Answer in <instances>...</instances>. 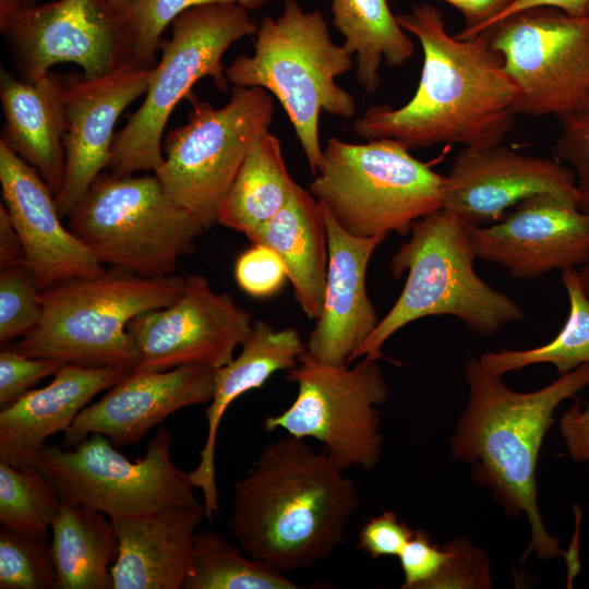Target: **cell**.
<instances>
[{
    "label": "cell",
    "mask_w": 589,
    "mask_h": 589,
    "mask_svg": "<svg viewBox=\"0 0 589 589\" xmlns=\"http://www.w3.org/2000/svg\"><path fill=\"white\" fill-rule=\"evenodd\" d=\"M396 20L421 45L418 88L400 107H369L354 120V133L364 140H395L409 151L502 144L519 115L518 89L491 46L489 29L465 39L453 36L443 13L431 4L413 5Z\"/></svg>",
    "instance_id": "obj_1"
},
{
    "label": "cell",
    "mask_w": 589,
    "mask_h": 589,
    "mask_svg": "<svg viewBox=\"0 0 589 589\" xmlns=\"http://www.w3.org/2000/svg\"><path fill=\"white\" fill-rule=\"evenodd\" d=\"M358 508L345 470L324 449L286 434L235 483L227 527L247 555L287 574L329 558Z\"/></svg>",
    "instance_id": "obj_2"
},
{
    "label": "cell",
    "mask_w": 589,
    "mask_h": 589,
    "mask_svg": "<svg viewBox=\"0 0 589 589\" xmlns=\"http://www.w3.org/2000/svg\"><path fill=\"white\" fill-rule=\"evenodd\" d=\"M465 378L469 397L450 440L452 457L472 465V480L493 492L506 516L527 517L531 538L521 562L532 552L543 561L563 555L542 520L536 466L555 408L589 385V363L531 393L510 389L473 357Z\"/></svg>",
    "instance_id": "obj_3"
},
{
    "label": "cell",
    "mask_w": 589,
    "mask_h": 589,
    "mask_svg": "<svg viewBox=\"0 0 589 589\" xmlns=\"http://www.w3.org/2000/svg\"><path fill=\"white\" fill-rule=\"evenodd\" d=\"M468 225L440 208L411 227L410 239L390 260V274L408 272L398 299L352 357L384 359V344L405 325L431 315L461 320L469 330L489 336L525 318L524 310L506 293L479 277Z\"/></svg>",
    "instance_id": "obj_4"
},
{
    "label": "cell",
    "mask_w": 589,
    "mask_h": 589,
    "mask_svg": "<svg viewBox=\"0 0 589 589\" xmlns=\"http://www.w3.org/2000/svg\"><path fill=\"white\" fill-rule=\"evenodd\" d=\"M254 53L238 56L226 68L229 83L261 87L274 95L293 127L313 175L321 163L320 115L342 119L357 112L356 99L336 79L352 68V56L337 46L318 10L286 0L280 14L257 25Z\"/></svg>",
    "instance_id": "obj_5"
},
{
    "label": "cell",
    "mask_w": 589,
    "mask_h": 589,
    "mask_svg": "<svg viewBox=\"0 0 589 589\" xmlns=\"http://www.w3.org/2000/svg\"><path fill=\"white\" fill-rule=\"evenodd\" d=\"M185 284L177 274L145 277L115 267L59 283L40 290L37 326L11 348L33 358L132 372L139 354L128 324L145 311L176 302Z\"/></svg>",
    "instance_id": "obj_6"
},
{
    "label": "cell",
    "mask_w": 589,
    "mask_h": 589,
    "mask_svg": "<svg viewBox=\"0 0 589 589\" xmlns=\"http://www.w3.org/2000/svg\"><path fill=\"white\" fill-rule=\"evenodd\" d=\"M444 176L390 139L353 144L330 137L309 191L348 233L410 235L442 207Z\"/></svg>",
    "instance_id": "obj_7"
},
{
    "label": "cell",
    "mask_w": 589,
    "mask_h": 589,
    "mask_svg": "<svg viewBox=\"0 0 589 589\" xmlns=\"http://www.w3.org/2000/svg\"><path fill=\"white\" fill-rule=\"evenodd\" d=\"M68 218V228L100 265L145 277L175 274L204 231L155 175L101 172Z\"/></svg>",
    "instance_id": "obj_8"
},
{
    "label": "cell",
    "mask_w": 589,
    "mask_h": 589,
    "mask_svg": "<svg viewBox=\"0 0 589 589\" xmlns=\"http://www.w3.org/2000/svg\"><path fill=\"white\" fill-rule=\"evenodd\" d=\"M249 10L237 2H215L191 8L171 23V36L163 43L145 98L125 125L115 134L106 169L117 176L154 170L161 164V136L182 98L202 77L228 92L221 59L230 45L255 34Z\"/></svg>",
    "instance_id": "obj_9"
},
{
    "label": "cell",
    "mask_w": 589,
    "mask_h": 589,
    "mask_svg": "<svg viewBox=\"0 0 589 589\" xmlns=\"http://www.w3.org/2000/svg\"><path fill=\"white\" fill-rule=\"evenodd\" d=\"M185 124L165 139V155L154 170L167 193L204 230L218 225L224 200L253 144L274 116L272 94L261 87L233 86L219 108L194 94Z\"/></svg>",
    "instance_id": "obj_10"
},
{
    "label": "cell",
    "mask_w": 589,
    "mask_h": 589,
    "mask_svg": "<svg viewBox=\"0 0 589 589\" xmlns=\"http://www.w3.org/2000/svg\"><path fill=\"white\" fill-rule=\"evenodd\" d=\"M172 437L161 426L135 461L111 441L94 433L74 447L45 445L35 466L62 501L95 509L110 519L145 515L202 503L190 471L176 466Z\"/></svg>",
    "instance_id": "obj_11"
},
{
    "label": "cell",
    "mask_w": 589,
    "mask_h": 589,
    "mask_svg": "<svg viewBox=\"0 0 589 589\" xmlns=\"http://www.w3.org/2000/svg\"><path fill=\"white\" fill-rule=\"evenodd\" d=\"M286 378L297 384V397L284 412L264 420L265 431L281 429L318 441L342 470L378 465V407L387 401L389 389L377 360L363 358L350 368L320 361L305 351Z\"/></svg>",
    "instance_id": "obj_12"
},
{
    "label": "cell",
    "mask_w": 589,
    "mask_h": 589,
    "mask_svg": "<svg viewBox=\"0 0 589 589\" xmlns=\"http://www.w3.org/2000/svg\"><path fill=\"white\" fill-rule=\"evenodd\" d=\"M489 32L518 89L519 115L560 120L589 105V14L530 8Z\"/></svg>",
    "instance_id": "obj_13"
},
{
    "label": "cell",
    "mask_w": 589,
    "mask_h": 589,
    "mask_svg": "<svg viewBox=\"0 0 589 589\" xmlns=\"http://www.w3.org/2000/svg\"><path fill=\"white\" fill-rule=\"evenodd\" d=\"M0 29L15 76L26 82L61 62L75 63L83 76L95 79L131 60L124 21L106 0H0Z\"/></svg>",
    "instance_id": "obj_14"
},
{
    "label": "cell",
    "mask_w": 589,
    "mask_h": 589,
    "mask_svg": "<svg viewBox=\"0 0 589 589\" xmlns=\"http://www.w3.org/2000/svg\"><path fill=\"white\" fill-rule=\"evenodd\" d=\"M172 304L133 317L128 332L139 354L134 371H166L185 364L220 368L233 359L252 328V314L227 293H216L206 277H185Z\"/></svg>",
    "instance_id": "obj_15"
},
{
    "label": "cell",
    "mask_w": 589,
    "mask_h": 589,
    "mask_svg": "<svg viewBox=\"0 0 589 589\" xmlns=\"http://www.w3.org/2000/svg\"><path fill=\"white\" fill-rule=\"evenodd\" d=\"M468 235L477 257L505 267L516 279H532L586 261L589 213L575 196L540 192L493 224L468 226Z\"/></svg>",
    "instance_id": "obj_16"
},
{
    "label": "cell",
    "mask_w": 589,
    "mask_h": 589,
    "mask_svg": "<svg viewBox=\"0 0 589 589\" xmlns=\"http://www.w3.org/2000/svg\"><path fill=\"white\" fill-rule=\"evenodd\" d=\"M153 69L129 60L100 77L63 81L65 167L62 187L55 196L61 217H69L106 169L115 125L122 111L146 93Z\"/></svg>",
    "instance_id": "obj_17"
},
{
    "label": "cell",
    "mask_w": 589,
    "mask_h": 589,
    "mask_svg": "<svg viewBox=\"0 0 589 589\" xmlns=\"http://www.w3.org/2000/svg\"><path fill=\"white\" fill-rule=\"evenodd\" d=\"M540 192L578 199L573 171L558 161L520 154L502 144L462 147L444 176L441 208L468 226H484Z\"/></svg>",
    "instance_id": "obj_18"
},
{
    "label": "cell",
    "mask_w": 589,
    "mask_h": 589,
    "mask_svg": "<svg viewBox=\"0 0 589 589\" xmlns=\"http://www.w3.org/2000/svg\"><path fill=\"white\" fill-rule=\"evenodd\" d=\"M215 373V368L203 364L129 372L80 412L63 433V446L74 447L94 433L118 447L134 445L177 410L209 404Z\"/></svg>",
    "instance_id": "obj_19"
},
{
    "label": "cell",
    "mask_w": 589,
    "mask_h": 589,
    "mask_svg": "<svg viewBox=\"0 0 589 589\" xmlns=\"http://www.w3.org/2000/svg\"><path fill=\"white\" fill-rule=\"evenodd\" d=\"M3 205L40 290L106 271L61 223L55 195L34 167L0 142Z\"/></svg>",
    "instance_id": "obj_20"
},
{
    "label": "cell",
    "mask_w": 589,
    "mask_h": 589,
    "mask_svg": "<svg viewBox=\"0 0 589 589\" xmlns=\"http://www.w3.org/2000/svg\"><path fill=\"white\" fill-rule=\"evenodd\" d=\"M322 211L328 267L323 306L305 342L306 351L320 361L349 365L380 322L365 279L370 260L387 235L354 237Z\"/></svg>",
    "instance_id": "obj_21"
},
{
    "label": "cell",
    "mask_w": 589,
    "mask_h": 589,
    "mask_svg": "<svg viewBox=\"0 0 589 589\" xmlns=\"http://www.w3.org/2000/svg\"><path fill=\"white\" fill-rule=\"evenodd\" d=\"M130 371L117 366L64 364L52 381L31 389L0 411V461L15 467L35 465L46 440L65 432L100 392Z\"/></svg>",
    "instance_id": "obj_22"
},
{
    "label": "cell",
    "mask_w": 589,
    "mask_h": 589,
    "mask_svg": "<svg viewBox=\"0 0 589 589\" xmlns=\"http://www.w3.org/2000/svg\"><path fill=\"white\" fill-rule=\"evenodd\" d=\"M204 504L111 519L119 552L112 589H182L191 572Z\"/></svg>",
    "instance_id": "obj_23"
},
{
    "label": "cell",
    "mask_w": 589,
    "mask_h": 589,
    "mask_svg": "<svg viewBox=\"0 0 589 589\" xmlns=\"http://www.w3.org/2000/svg\"><path fill=\"white\" fill-rule=\"evenodd\" d=\"M241 347L237 358L216 369L214 396L205 409L206 440L200 452L199 465L190 471L193 486L203 494L207 519L219 515L215 450L226 410L239 396L262 387L275 372L294 368L306 351V345L296 328L276 329L262 320L253 322Z\"/></svg>",
    "instance_id": "obj_24"
},
{
    "label": "cell",
    "mask_w": 589,
    "mask_h": 589,
    "mask_svg": "<svg viewBox=\"0 0 589 589\" xmlns=\"http://www.w3.org/2000/svg\"><path fill=\"white\" fill-rule=\"evenodd\" d=\"M63 80L48 73L26 82L0 70V100L4 124L0 142L34 167L53 195L64 178L67 117Z\"/></svg>",
    "instance_id": "obj_25"
},
{
    "label": "cell",
    "mask_w": 589,
    "mask_h": 589,
    "mask_svg": "<svg viewBox=\"0 0 589 589\" xmlns=\"http://www.w3.org/2000/svg\"><path fill=\"white\" fill-rule=\"evenodd\" d=\"M281 259L297 303L306 317L321 313L328 267L324 214L310 191L296 185L287 204L264 226L257 242Z\"/></svg>",
    "instance_id": "obj_26"
},
{
    "label": "cell",
    "mask_w": 589,
    "mask_h": 589,
    "mask_svg": "<svg viewBox=\"0 0 589 589\" xmlns=\"http://www.w3.org/2000/svg\"><path fill=\"white\" fill-rule=\"evenodd\" d=\"M50 551L56 589H112L119 544L105 514L61 500L50 528Z\"/></svg>",
    "instance_id": "obj_27"
},
{
    "label": "cell",
    "mask_w": 589,
    "mask_h": 589,
    "mask_svg": "<svg viewBox=\"0 0 589 589\" xmlns=\"http://www.w3.org/2000/svg\"><path fill=\"white\" fill-rule=\"evenodd\" d=\"M296 185L278 137L264 132L247 154L224 200L218 225L256 243L264 226L287 204Z\"/></svg>",
    "instance_id": "obj_28"
},
{
    "label": "cell",
    "mask_w": 589,
    "mask_h": 589,
    "mask_svg": "<svg viewBox=\"0 0 589 589\" xmlns=\"http://www.w3.org/2000/svg\"><path fill=\"white\" fill-rule=\"evenodd\" d=\"M330 10L344 48L356 56V77L366 93H376L383 61L398 68L412 58L414 45L388 0H332Z\"/></svg>",
    "instance_id": "obj_29"
},
{
    "label": "cell",
    "mask_w": 589,
    "mask_h": 589,
    "mask_svg": "<svg viewBox=\"0 0 589 589\" xmlns=\"http://www.w3.org/2000/svg\"><path fill=\"white\" fill-rule=\"evenodd\" d=\"M271 565L247 555L216 531L194 538L191 572L182 589H300Z\"/></svg>",
    "instance_id": "obj_30"
},
{
    "label": "cell",
    "mask_w": 589,
    "mask_h": 589,
    "mask_svg": "<svg viewBox=\"0 0 589 589\" xmlns=\"http://www.w3.org/2000/svg\"><path fill=\"white\" fill-rule=\"evenodd\" d=\"M562 281L569 299V314L561 332L540 347L486 352L479 358L485 369L503 375L528 365L551 363L561 376L589 363V298L580 286L577 269L563 271Z\"/></svg>",
    "instance_id": "obj_31"
},
{
    "label": "cell",
    "mask_w": 589,
    "mask_h": 589,
    "mask_svg": "<svg viewBox=\"0 0 589 589\" xmlns=\"http://www.w3.org/2000/svg\"><path fill=\"white\" fill-rule=\"evenodd\" d=\"M61 497L35 465L0 461L1 527L28 536L50 534Z\"/></svg>",
    "instance_id": "obj_32"
},
{
    "label": "cell",
    "mask_w": 589,
    "mask_h": 589,
    "mask_svg": "<svg viewBox=\"0 0 589 589\" xmlns=\"http://www.w3.org/2000/svg\"><path fill=\"white\" fill-rule=\"evenodd\" d=\"M268 0H136L123 21L130 41V59L139 65L154 68L166 27L184 11L215 2H237L256 10Z\"/></svg>",
    "instance_id": "obj_33"
},
{
    "label": "cell",
    "mask_w": 589,
    "mask_h": 589,
    "mask_svg": "<svg viewBox=\"0 0 589 589\" xmlns=\"http://www.w3.org/2000/svg\"><path fill=\"white\" fill-rule=\"evenodd\" d=\"M50 536L0 529V589H56Z\"/></svg>",
    "instance_id": "obj_34"
},
{
    "label": "cell",
    "mask_w": 589,
    "mask_h": 589,
    "mask_svg": "<svg viewBox=\"0 0 589 589\" xmlns=\"http://www.w3.org/2000/svg\"><path fill=\"white\" fill-rule=\"evenodd\" d=\"M40 289L28 265L0 269V344L7 347L38 324Z\"/></svg>",
    "instance_id": "obj_35"
},
{
    "label": "cell",
    "mask_w": 589,
    "mask_h": 589,
    "mask_svg": "<svg viewBox=\"0 0 589 589\" xmlns=\"http://www.w3.org/2000/svg\"><path fill=\"white\" fill-rule=\"evenodd\" d=\"M561 134L554 153L562 163L570 166L575 176L578 203L589 213V105L560 119Z\"/></svg>",
    "instance_id": "obj_36"
},
{
    "label": "cell",
    "mask_w": 589,
    "mask_h": 589,
    "mask_svg": "<svg viewBox=\"0 0 589 589\" xmlns=\"http://www.w3.org/2000/svg\"><path fill=\"white\" fill-rule=\"evenodd\" d=\"M235 276L239 287L255 298L277 293L288 279L279 255L263 243H252V247L239 255Z\"/></svg>",
    "instance_id": "obj_37"
},
{
    "label": "cell",
    "mask_w": 589,
    "mask_h": 589,
    "mask_svg": "<svg viewBox=\"0 0 589 589\" xmlns=\"http://www.w3.org/2000/svg\"><path fill=\"white\" fill-rule=\"evenodd\" d=\"M448 557L428 589L491 588L489 558L467 540L454 539L446 544Z\"/></svg>",
    "instance_id": "obj_38"
},
{
    "label": "cell",
    "mask_w": 589,
    "mask_h": 589,
    "mask_svg": "<svg viewBox=\"0 0 589 589\" xmlns=\"http://www.w3.org/2000/svg\"><path fill=\"white\" fill-rule=\"evenodd\" d=\"M64 362L33 358L2 347L0 352V406L10 405L47 376L55 375Z\"/></svg>",
    "instance_id": "obj_39"
},
{
    "label": "cell",
    "mask_w": 589,
    "mask_h": 589,
    "mask_svg": "<svg viewBox=\"0 0 589 589\" xmlns=\"http://www.w3.org/2000/svg\"><path fill=\"white\" fill-rule=\"evenodd\" d=\"M398 557L404 573L401 588L428 589L442 570L448 550L434 543L428 532L416 530Z\"/></svg>",
    "instance_id": "obj_40"
},
{
    "label": "cell",
    "mask_w": 589,
    "mask_h": 589,
    "mask_svg": "<svg viewBox=\"0 0 589 589\" xmlns=\"http://www.w3.org/2000/svg\"><path fill=\"white\" fill-rule=\"evenodd\" d=\"M413 530L398 520L394 512L371 517L359 531L357 548L371 558L399 556Z\"/></svg>",
    "instance_id": "obj_41"
},
{
    "label": "cell",
    "mask_w": 589,
    "mask_h": 589,
    "mask_svg": "<svg viewBox=\"0 0 589 589\" xmlns=\"http://www.w3.org/2000/svg\"><path fill=\"white\" fill-rule=\"evenodd\" d=\"M456 8L464 16L465 27L458 38H470L489 29L515 0H441Z\"/></svg>",
    "instance_id": "obj_42"
},
{
    "label": "cell",
    "mask_w": 589,
    "mask_h": 589,
    "mask_svg": "<svg viewBox=\"0 0 589 589\" xmlns=\"http://www.w3.org/2000/svg\"><path fill=\"white\" fill-rule=\"evenodd\" d=\"M558 425L572 458L589 461V405L585 410L573 405L562 414Z\"/></svg>",
    "instance_id": "obj_43"
},
{
    "label": "cell",
    "mask_w": 589,
    "mask_h": 589,
    "mask_svg": "<svg viewBox=\"0 0 589 589\" xmlns=\"http://www.w3.org/2000/svg\"><path fill=\"white\" fill-rule=\"evenodd\" d=\"M27 265L22 240L3 204L0 205V269Z\"/></svg>",
    "instance_id": "obj_44"
},
{
    "label": "cell",
    "mask_w": 589,
    "mask_h": 589,
    "mask_svg": "<svg viewBox=\"0 0 589 589\" xmlns=\"http://www.w3.org/2000/svg\"><path fill=\"white\" fill-rule=\"evenodd\" d=\"M589 0H515L493 23L496 24L504 17L530 8L550 7L558 9L574 16L587 14ZM492 25V26H493ZM491 26V27H492Z\"/></svg>",
    "instance_id": "obj_45"
},
{
    "label": "cell",
    "mask_w": 589,
    "mask_h": 589,
    "mask_svg": "<svg viewBox=\"0 0 589 589\" xmlns=\"http://www.w3.org/2000/svg\"><path fill=\"white\" fill-rule=\"evenodd\" d=\"M577 275L584 292L589 298V255L580 265V268L577 269Z\"/></svg>",
    "instance_id": "obj_46"
},
{
    "label": "cell",
    "mask_w": 589,
    "mask_h": 589,
    "mask_svg": "<svg viewBox=\"0 0 589 589\" xmlns=\"http://www.w3.org/2000/svg\"><path fill=\"white\" fill-rule=\"evenodd\" d=\"M110 7L122 17L127 15L136 0H106Z\"/></svg>",
    "instance_id": "obj_47"
},
{
    "label": "cell",
    "mask_w": 589,
    "mask_h": 589,
    "mask_svg": "<svg viewBox=\"0 0 589 589\" xmlns=\"http://www.w3.org/2000/svg\"><path fill=\"white\" fill-rule=\"evenodd\" d=\"M28 2H39L40 0H26Z\"/></svg>",
    "instance_id": "obj_48"
},
{
    "label": "cell",
    "mask_w": 589,
    "mask_h": 589,
    "mask_svg": "<svg viewBox=\"0 0 589 589\" xmlns=\"http://www.w3.org/2000/svg\"><path fill=\"white\" fill-rule=\"evenodd\" d=\"M587 14H589V5H588Z\"/></svg>",
    "instance_id": "obj_49"
}]
</instances>
